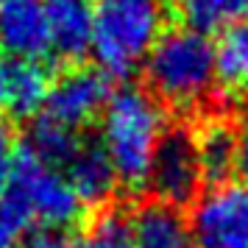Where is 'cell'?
<instances>
[{"instance_id": "3", "label": "cell", "mask_w": 248, "mask_h": 248, "mask_svg": "<svg viewBox=\"0 0 248 248\" xmlns=\"http://www.w3.org/2000/svg\"><path fill=\"white\" fill-rule=\"evenodd\" d=\"M148 92L159 103L192 109L209 98L215 87L212 39L192 28H170L151 47L145 64Z\"/></svg>"}, {"instance_id": "6", "label": "cell", "mask_w": 248, "mask_h": 248, "mask_svg": "<svg viewBox=\"0 0 248 248\" xmlns=\"http://www.w3.org/2000/svg\"><path fill=\"white\" fill-rule=\"evenodd\" d=\"M201 168L195 156V140L192 131L184 125L168 128L159 142L151 173H148V190L154 192V201H162L168 206H184L198 195L201 187Z\"/></svg>"}, {"instance_id": "10", "label": "cell", "mask_w": 248, "mask_h": 248, "mask_svg": "<svg viewBox=\"0 0 248 248\" xmlns=\"http://www.w3.org/2000/svg\"><path fill=\"white\" fill-rule=\"evenodd\" d=\"M42 3H45L50 53L78 67V62H84L92 50L95 6L90 0H42Z\"/></svg>"}, {"instance_id": "13", "label": "cell", "mask_w": 248, "mask_h": 248, "mask_svg": "<svg viewBox=\"0 0 248 248\" xmlns=\"http://www.w3.org/2000/svg\"><path fill=\"white\" fill-rule=\"evenodd\" d=\"M192 140H195V156H198L201 179L212 187L226 184L234 176V154H237L234 125L223 117H209L198 131H192Z\"/></svg>"}, {"instance_id": "21", "label": "cell", "mask_w": 248, "mask_h": 248, "mask_svg": "<svg viewBox=\"0 0 248 248\" xmlns=\"http://www.w3.org/2000/svg\"><path fill=\"white\" fill-rule=\"evenodd\" d=\"M20 248H70V243L62 237V232H47V229H39V232H34V234L25 237Z\"/></svg>"}, {"instance_id": "22", "label": "cell", "mask_w": 248, "mask_h": 248, "mask_svg": "<svg viewBox=\"0 0 248 248\" xmlns=\"http://www.w3.org/2000/svg\"><path fill=\"white\" fill-rule=\"evenodd\" d=\"M0 3H6V0H0Z\"/></svg>"}, {"instance_id": "8", "label": "cell", "mask_w": 248, "mask_h": 248, "mask_svg": "<svg viewBox=\"0 0 248 248\" xmlns=\"http://www.w3.org/2000/svg\"><path fill=\"white\" fill-rule=\"evenodd\" d=\"M50 81V70L42 62L0 53V117L28 120L42 112Z\"/></svg>"}, {"instance_id": "23", "label": "cell", "mask_w": 248, "mask_h": 248, "mask_svg": "<svg viewBox=\"0 0 248 248\" xmlns=\"http://www.w3.org/2000/svg\"><path fill=\"white\" fill-rule=\"evenodd\" d=\"M70 248H73V246H70Z\"/></svg>"}, {"instance_id": "5", "label": "cell", "mask_w": 248, "mask_h": 248, "mask_svg": "<svg viewBox=\"0 0 248 248\" xmlns=\"http://www.w3.org/2000/svg\"><path fill=\"white\" fill-rule=\"evenodd\" d=\"M187 226L198 248H248V184L209 187L195 198Z\"/></svg>"}, {"instance_id": "1", "label": "cell", "mask_w": 248, "mask_h": 248, "mask_svg": "<svg viewBox=\"0 0 248 248\" xmlns=\"http://www.w3.org/2000/svg\"><path fill=\"white\" fill-rule=\"evenodd\" d=\"M168 131V117L162 103L142 87L125 84L112 92L101 112V148L112 162L117 181L128 190L148 184L151 162L162 137Z\"/></svg>"}, {"instance_id": "16", "label": "cell", "mask_w": 248, "mask_h": 248, "mask_svg": "<svg viewBox=\"0 0 248 248\" xmlns=\"http://www.w3.org/2000/svg\"><path fill=\"white\" fill-rule=\"evenodd\" d=\"M81 142L84 140L78 137V131L39 117L34 123V128L28 131V140L23 142V148H28L45 165H50V168H56L64 173V168L70 165V159L76 156V151L81 148Z\"/></svg>"}, {"instance_id": "14", "label": "cell", "mask_w": 248, "mask_h": 248, "mask_svg": "<svg viewBox=\"0 0 248 248\" xmlns=\"http://www.w3.org/2000/svg\"><path fill=\"white\" fill-rule=\"evenodd\" d=\"M215 84L226 98L240 101L248 92V23L223 28L212 42Z\"/></svg>"}, {"instance_id": "15", "label": "cell", "mask_w": 248, "mask_h": 248, "mask_svg": "<svg viewBox=\"0 0 248 248\" xmlns=\"http://www.w3.org/2000/svg\"><path fill=\"white\" fill-rule=\"evenodd\" d=\"M176 14L184 28L201 31H223L229 25L248 23V0H173Z\"/></svg>"}, {"instance_id": "11", "label": "cell", "mask_w": 248, "mask_h": 248, "mask_svg": "<svg viewBox=\"0 0 248 248\" xmlns=\"http://www.w3.org/2000/svg\"><path fill=\"white\" fill-rule=\"evenodd\" d=\"M64 176H67L70 187L84 206H103L120 184L106 151L95 140L81 142L76 156L70 159V165L64 168Z\"/></svg>"}, {"instance_id": "4", "label": "cell", "mask_w": 248, "mask_h": 248, "mask_svg": "<svg viewBox=\"0 0 248 248\" xmlns=\"http://www.w3.org/2000/svg\"><path fill=\"white\" fill-rule=\"evenodd\" d=\"M9 195L25 206L31 220L47 232H62L84 215V203L73 192L62 170L36 159L28 148H17Z\"/></svg>"}, {"instance_id": "2", "label": "cell", "mask_w": 248, "mask_h": 248, "mask_svg": "<svg viewBox=\"0 0 248 248\" xmlns=\"http://www.w3.org/2000/svg\"><path fill=\"white\" fill-rule=\"evenodd\" d=\"M165 0H101L95 6L92 59L106 78H128L165 34Z\"/></svg>"}, {"instance_id": "18", "label": "cell", "mask_w": 248, "mask_h": 248, "mask_svg": "<svg viewBox=\"0 0 248 248\" xmlns=\"http://www.w3.org/2000/svg\"><path fill=\"white\" fill-rule=\"evenodd\" d=\"M31 215L17 198L6 195L0 201V248H20L23 240L31 234Z\"/></svg>"}, {"instance_id": "12", "label": "cell", "mask_w": 248, "mask_h": 248, "mask_svg": "<svg viewBox=\"0 0 248 248\" xmlns=\"http://www.w3.org/2000/svg\"><path fill=\"white\" fill-rule=\"evenodd\" d=\"M134 248H192L190 226L181 209L162 201H145L128 215Z\"/></svg>"}, {"instance_id": "19", "label": "cell", "mask_w": 248, "mask_h": 248, "mask_svg": "<svg viewBox=\"0 0 248 248\" xmlns=\"http://www.w3.org/2000/svg\"><path fill=\"white\" fill-rule=\"evenodd\" d=\"M14 159H17V142H14V134L0 123V201L9 195V187H12Z\"/></svg>"}, {"instance_id": "20", "label": "cell", "mask_w": 248, "mask_h": 248, "mask_svg": "<svg viewBox=\"0 0 248 248\" xmlns=\"http://www.w3.org/2000/svg\"><path fill=\"white\" fill-rule=\"evenodd\" d=\"M237 134V154H234V173L240 176V181L248 184V117L240 120V125H234Z\"/></svg>"}, {"instance_id": "7", "label": "cell", "mask_w": 248, "mask_h": 248, "mask_svg": "<svg viewBox=\"0 0 248 248\" xmlns=\"http://www.w3.org/2000/svg\"><path fill=\"white\" fill-rule=\"evenodd\" d=\"M112 98L109 78L98 67H70L56 81H50L42 117L78 131L98 120L103 106Z\"/></svg>"}, {"instance_id": "9", "label": "cell", "mask_w": 248, "mask_h": 248, "mask_svg": "<svg viewBox=\"0 0 248 248\" xmlns=\"http://www.w3.org/2000/svg\"><path fill=\"white\" fill-rule=\"evenodd\" d=\"M0 53L42 62L50 53L45 3L42 0H6L0 3Z\"/></svg>"}, {"instance_id": "17", "label": "cell", "mask_w": 248, "mask_h": 248, "mask_svg": "<svg viewBox=\"0 0 248 248\" xmlns=\"http://www.w3.org/2000/svg\"><path fill=\"white\" fill-rule=\"evenodd\" d=\"M73 248H134L131 243V226H128V215L120 209L103 212L92 229L84 234L78 246Z\"/></svg>"}]
</instances>
